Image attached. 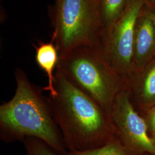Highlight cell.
I'll return each mask as SVG.
<instances>
[{
  "mask_svg": "<svg viewBox=\"0 0 155 155\" xmlns=\"http://www.w3.org/2000/svg\"><path fill=\"white\" fill-rule=\"evenodd\" d=\"M146 0H129L115 23L105 31L100 48L111 66L125 81L133 70V40L136 24Z\"/></svg>",
  "mask_w": 155,
  "mask_h": 155,
  "instance_id": "5b68a950",
  "label": "cell"
},
{
  "mask_svg": "<svg viewBox=\"0 0 155 155\" xmlns=\"http://www.w3.org/2000/svg\"><path fill=\"white\" fill-rule=\"evenodd\" d=\"M65 155H128V153L115 137L98 148L82 151H68Z\"/></svg>",
  "mask_w": 155,
  "mask_h": 155,
  "instance_id": "8fae6325",
  "label": "cell"
},
{
  "mask_svg": "<svg viewBox=\"0 0 155 155\" xmlns=\"http://www.w3.org/2000/svg\"><path fill=\"white\" fill-rule=\"evenodd\" d=\"M149 133L151 137L155 136V105L147 110V117L145 118Z\"/></svg>",
  "mask_w": 155,
  "mask_h": 155,
  "instance_id": "4fadbf2b",
  "label": "cell"
},
{
  "mask_svg": "<svg viewBox=\"0 0 155 155\" xmlns=\"http://www.w3.org/2000/svg\"><path fill=\"white\" fill-rule=\"evenodd\" d=\"M146 4L148 5H155V0H146Z\"/></svg>",
  "mask_w": 155,
  "mask_h": 155,
  "instance_id": "9a60e30c",
  "label": "cell"
},
{
  "mask_svg": "<svg viewBox=\"0 0 155 155\" xmlns=\"http://www.w3.org/2000/svg\"><path fill=\"white\" fill-rule=\"evenodd\" d=\"M110 115L125 81L111 66L100 48L81 47L59 57L56 67Z\"/></svg>",
  "mask_w": 155,
  "mask_h": 155,
  "instance_id": "3957f363",
  "label": "cell"
},
{
  "mask_svg": "<svg viewBox=\"0 0 155 155\" xmlns=\"http://www.w3.org/2000/svg\"><path fill=\"white\" fill-rule=\"evenodd\" d=\"M22 143L27 155H60L39 139L27 138Z\"/></svg>",
  "mask_w": 155,
  "mask_h": 155,
  "instance_id": "7c38bea8",
  "label": "cell"
},
{
  "mask_svg": "<svg viewBox=\"0 0 155 155\" xmlns=\"http://www.w3.org/2000/svg\"><path fill=\"white\" fill-rule=\"evenodd\" d=\"M151 138H152V140L153 144V145H154V147H155V136H152V137H151Z\"/></svg>",
  "mask_w": 155,
  "mask_h": 155,
  "instance_id": "2e32d148",
  "label": "cell"
},
{
  "mask_svg": "<svg viewBox=\"0 0 155 155\" xmlns=\"http://www.w3.org/2000/svg\"><path fill=\"white\" fill-rule=\"evenodd\" d=\"M35 48L36 61L48 78V84L43 87V91L49 92L50 96L54 95L55 72L59 60L58 50L52 39L50 42L39 43Z\"/></svg>",
  "mask_w": 155,
  "mask_h": 155,
  "instance_id": "9c48e42d",
  "label": "cell"
},
{
  "mask_svg": "<svg viewBox=\"0 0 155 155\" xmlns=\"http://www.w3.org/2000/svg\"><path fill=\"white\" fill-rule=\"evenodd\" d=\"M54 87L48 99L68 152L97 148L116 137L110 115L57 68Z\"/></svg>",
  "mask_w": 155,
  "mask_h": 155,
  "instance_id": "6da1fadb",
  "label": "cell"
},
{
  "mask_svg": "<svg viewBox=\"0 0 155 155\" xmlns=\"http://www.w3.org/2000/svg\"><path fill=\"white\" fill-rule=\"evenodd\" d=\"M152 11V13H153V20H154V22H155V5H149Z\"/></svg>",
  "mask_w": 155,
  "mask_h": 155,
  "instance_id": "5bb4252c",
  "label": "cell"
},
{
  "mask_svg": "<svg viewBox=\"0 0 155 155\" xmlns=\"http://www.w3.org/2000/svg\"><path fill=\"white\" fill-rule=\"evenodd\" d=\"M125 83L144 108L148 110L155 106V56L141 70L132 73Z\"/></svg>",
  "mask_w": 155,
  "mask_h": 155,
  "instance_id": "ba28073f",
  "label": "cell"
},
{
  "mask_svg": "<svg viewBox=\"0 0 155 155\" xmlns=\"http://www.w3.org/2000/svg\"><path fill=\"white\" fill-rule=\"evenodd\" d=\"M129 0H100V11L104 32L121 16Z\"/></svg>",
  "mask_w": 155,
  "mask_h": 155,
  "instance_id": "30bf717a",
  "label": "cell"
},
{
  "mask_svg": "<svg viewBox=\"0 0 155 155\" xmlns=\"http://www.w3.org/2000/svg\"><path fill=\"white\" fill-rule=\"evenodd\" d=\"M115 136L127 153L155 155V148L145 120L138 114L127 87L117 94L110 113Z\"/></svg>",
  "mask_w": 155,
  "mask_h": 155,
  "instance_id": "8992f818",
  "label": "cell"
},
{
  "mask_svg": "<svg viewBox=\"0 0 155 155\" xmlns=\"http://www.w3.org/2000/svg\"><path fill=\"white\" fill-rule=\"evenodd\" d=\"M15 93L0 106V138L6 143L27 138L42 141L59 155L68 152L56 123L48 98L22 68L15 72Z\"/></svg>",
  "mask_w": 155,
  "mask_h": 155,
  "instance_id": "7a4b0ae2",
  "label": "cell"
},
{
  "mask_svg": "<svg viewBox=\"0 0 155 155\" xmlns=\"http://www.w3.org/2000/svg\"><path fill=\"white\" fill-rule=\"evenodd\" d=\"M49 15L59 57L81 47L100 48L104 33L100 0H55Z\"/></svg>",
  "mask_w": 155,
  "mask_h": 155,
  "instance_id": "277c9868",
  "label": "cell"
},
{
  "mask_svg": "<svg viewBox=\"0 0 155 155\" xmlns=\"http://www.w3.org/2000/svg\"><path fill=\"white\" fill-rule=\"evenodd\" d=\"M155 56V22L150 7L145 4L140 13L136 24L132 73L141 70Z\"/></svg>",
  "mask_w": 155,
  "mask_h": 155,
  "instance_id": "52a82bcc",
  "label": "cell"
}]
</instances>
